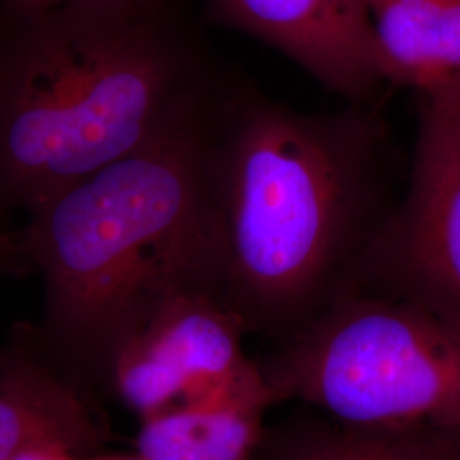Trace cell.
<instances>
[{
    "mask_svg": "<svg viewBox=\"0 0 460 460\" xmlns=\"http://www.w3.org/2000/svg\"><path fill=\"white\" fill-rule=\"evenodd\" d=\"M220 298L283 341L355 281L394 210V155L365 104L302 113L230 79L214 163Z\"/></svg>",
    "mask_w": 460,
    "mask_h": 460,
    "instance_id": "6da1fadb",
    "label": "cell"
},
{
    "mask_svg": "<svg viewBox=\"0 0 460 460\" xmlns=\"http://www.w3.org/2000/svg\"><path fill=\"white\" fill-rule=\"evenodd\" d=\"M227 81L180 0L0 9V226L181 125Z\"/></svg>",
    "mask_w": 460,
    "mask_h": 460,
    "instance_id": "7a4b0ae2",
    "label": "cell"
},
{
    "mask_svg": "<svg viewBox=\"0 0 460 460\" xmlns=\"http://www.w3.org/2000/svg\"><path fill=\"white\" fill-rule=\"evenodd\" d=\"M146 147L72 184L17 230L45 287L38 341L55 362L108 374L169 296L218 288L214 163L226 94Z\"/></svg>",
    "mask_w": 460,
    "mask_h": 460,
    "instance_id": "3957f363",
    "label": "cell"
},
{
    "mask_svg": "<svg viewBox=\"0 0 460 460\" xmlns=\"http://www.w3.org/2000/svg\"><path fill=\"white\" fill-rule=\"evenodd\" d=\"M275 402L362 428L460 425V334L411 304L351 292L260 363Z\"/></svg>",
    "mask_w": 460,
    "mask_h": 460,
    "instance_id": "277c9868",
    "label": "cell"
},
{
    "mask_svg": "<svg viewBox=\"0 0 460 460\" xmlns=\"http://www.w3.org/2000/svg\"><path fill=\"white\" fill-rule=\"evenodd\" d=\"M357 290L411 304L460 334V83L418 94L408 186L363 256Z\"/></svg>",
    "mask_w": 460,
    "mask_h": 460,
    "instance_id": "5b68a950",
    "label": "cell"
},
{
    "mask_svg": "<svg viewBox=\"0 0 460 460\" xmlns=\"http://www.w3.org/2000/svg\"><path fill=\"white\" fill-rule=\"evenodd\" d=\"M243 319L210 290L169 296L118 348L108 377L140 420L178 410L271 408L260 363L244 351Z\"/></svg>",
    "mask_w": 460,
    "mask_h": 460,
    "instance_id": "8992f818",
    "label": "cell"
},
{
    "mask_svg": "<svg viewBox=\"0 0 460 460\" xmlns=\"http://www.w3.org/2000/svg\"><path fill=\"white\" fill-rule=\"evenodd\" d=\"M207 13L355 104H368L385 84L365 0H207Z\"/></svg>",
    "mask_w": 460,
    "mask_h": 460,
    "instance_id": "52a82bcc",
    "label": "cell"
},
{
    "mask_svg": "<svg viewBox=\"0 0 460 460\" xmlns=\"http://www.w3.org/2000/svg\"><path fill=\"white\" fill-rule=\"evenodd\" d=\"M38 341L31 326L14 331L0 353V460L38 447L77 456L98 454L106 429L94 418L75 382Z\"/></svg>",
    "mask_w": 460,
    "mask_h": 460,
    "instance_id": "ba28073f",
    "label": "cell"
},
{
    "mask_svg": "<svg viewBox=\"0 0 460 460\" xmlns=\"http://www.w3.org/2000/svg\"><path fill=\"white\" fill-rule=\"evenodd\" d=\"M385 83L427 94L460 83V0H365Z\"/></svg>",
    "mask_w": 460,
    "mask_h": 460,
    "instance_id": "9c48e42d",
    "label": "cell"
},
{
    "mask_svg": "<svg viewBox=\"0 0 460 460\" xmlns=\"http://www.w3.org/2000/svg\"><path fill=\"white\" fill-rule=\"evenodd\" d=\"M258 460H460V425L362 428L302 420L266 428Z\"/></svg>",
    "mask_w": 460,
    "mask_h": 460,
    "instance_id": "30bf717a",
    "label": "cell"
},
{
    "mask_svg": "<svg viewBox=\"0 0 460 460\" xmlns=\"http://www.w3.org/2000/svg\"><path fill=\"white\" fill-rule=\"evenodd\" d=\"M266 411L241 404L163 412L142 420L135 454L142 460H258Z\"/></svg>",
    "mask_w": 460,
    "mask_h": 460,
    "instance_id": "8fae6325",
    "label": "cell"
},
{
    "mask_svg": "<svg viewBox=\"0 0 460 460\" xmlns=\"http://www.w3.org/2000/svg\"><path fill=\"white\" fill-rule=\"evenodd\" d=\"M22 266L19 254V239L16 232L2 229L0 226V271Z\"/></svg>",
    "mask_w": 460,
    "mask_h": 460,
    "instance_id": "7c38bea8",
    "label": "cell"
},
{
    "mask_svg": "<svg viewBox=\"0 0 460 460\" xmlns=\"http://www.w3.org/2000/svg\"><path fill=\"white\" fill-rule=\"evenodd\" d=\"M72 0H0V9L9 13H36L57 5H62Z\"/></svg>",
    "mask_w": 460,
    "mask_h": 460,
    "instance_id": "4fadbf2b",
    "label": "cell"
},
{
    "mask_svg": "<svg viewBox=\"0 0 460 460\" xmlns=\"http://www.w3.org/2000/svg\"><path fill=\"white\" fill-rule=\"evenodd\" d=\"M14 460H84V457L58 447H38L21 454Z\"/></svg>",
    "mask_w": 460,
    "mask_h": 460,
    "instance_id": "5bb4252c",
    "label": "cell"
},
{
    "mask_svg": "<svg viewBox=\"0 0 460 460\" xmlns=\"http://www.w3.org/2000/svg\"><path fill=\"white\" fill-rule=\"evenodd\" d=\"M84 460H142L137 454L123 456V454H93L84 457Z\"/></svg>",
    "mask_w": 460,
    "mask_h": 460,
    "instance_id": "9a60e30c",
    "label": "cell"
}]
</instances>
